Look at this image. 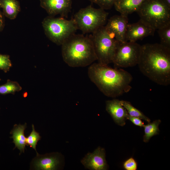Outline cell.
<instances>
[{
	"label": "cell",
	"instance_id": "1",
	"mask_svg": "<svg viewBox=\"0 0 170 170\" xmlns=\"http://www.w3.org/2000/svg\"><path fill=\"white\" fill-rule=\"evenodd\" d=\"M141 72L159 85L170 84V49L161 44L141 45L138 64Z\"/></svg>",
	"mask_w": 170,
	"mask_h": 170
},
{
	"label": "cell",
	"instance_id": "2",
	"mask_svg": "<svg viewBox=\"0 0 170 170\" xmlns=\"http://www.w3.org/2000/svg\"><path fill=\"white\" fill-rule=\"evenodd\" d=\"M88 74L90 80L105 95L115 98L129 92L132 75L120 68H114L99 63L90 65Z\"/></svg>",
	"mask_w": 170,
	"mask_h": 170
},
{
	"label": "cell",
	"instance_id": "3",
	"mask_svg": "<svg viewBox=\"0 0 170 170\" xmlns=\"http://www.w3.org/2000/svg\"><path fill=\"white\" fill-rule=\"evenodd\" d=\"M61 45L63 60L70 67H85L97 60L90 35L75 34Z\"/></svg>",
	"mask_w": 170,
	"mask_h": 170
},
{
	"label": "cell",
	"instance_id": "4",
	"mask_svg": "<svg viewBox=\"0 0 170 170\" xmlns=\"http://www.w3.org/2000/svg\"><path fill=\"white\" fill-rule=\"evenodd\" d=\"M136 12L140 20L155 30L170 23V5L165 0H145Z\"/></svg>",
	"mask_w": 170,
	"mask_h": 170
},
{
	"label": "cell",
	"instance_id": "5",
	"mask_svg": "<svg viewBox=\"0 0 170 170\" xmlns=\"http://www.w3.org/2000/svg\"><path fill=\"white\" fill-rule=\"evenodd\" d=\"M42 24L46 36L59 45H62L78 30L73 18L68 20L49 16L44 19Z\"/></svg>",
	"mask_w": 170,
	"mask_h": 170
},
{
	"label": "cell",
	"instance_id": "6",
	"mask_svg": "<svg viewBox=\"0 0 170 170\" xmlns=\"http://www.w3.org/2000/svg\"><path fill=\"white\" fill-rule=\"evenodd\" d=\"M108 14L103 9L96 8L89 5L80 9L73 19L78 29L83 33H93L104 26Z\"/></svg>",
	"mask_w": 170,
	"mask_h": 170
},
{
	"label": "cell",
	"instance_id": "7",
	"mask_svg": "<svg viewBox=\"0 0 170 170\" xmlns=\"http://www.w3.org/2000/svg\"><path fill=\"white\" fill-rule=\"evenodd\" d=\"M90 36L98 63L105 65L112 63L119 42L110 36L105 26L99 28Z\"/></svg>",
	"mask_w": 170,
	"mask_h": 170
},
{
	"label": "cell",
	"instance_id": "8",
	"mask_svg": "<svg viewBox=\"0 0 170 170\" xmlns=\"http://www.w3.org/2000/svg\"><path fill=\"white\" fill-rule=\"evenodd\" d=\"M141 45L136 42L119 43L112 63L115 68L132 67L138 65Z\"/></svg>",
	"mask_w": 170,
	"mask_h": 170
},
{
	"label": "cell",
	"instance_id": "9",
	"mask_svg": "<svg viewBox=\"0 0 170 170\" xmlns=\"http://www.w3.org/2000/svg\"><path fill=\"white\" fill-rule=\"evenodd\" d=\"M128 16L121 14L112 16L105 26L110 36L119 43L126 42L125 36L128 24Z\"/></svg>",
	"mask_w": 170,
	"mask_h": 170
},
{
	"label": "cell",
	"instance_id": "10",
	"mask_svg": "<svg viewBox=\"0 0 170 170\" xmlns=\"http://www.w3.org/2000/svg\"><path fill=\"white\" fill-rule=\"evenodd\" d=\"M41 7L50 16L59 14L67 17L71 9L72 0H40Z\"/></svg>",
	"mask_w": 170,
	"mask_h": 170
},
{
	"label": "cell",
	"instance_id": "11",
	"mask_svg": "<svg viewBox=\"0 0 170 170\" xmlns=\"http://www.w3.org/2000/svg\"><path fill=\"white\" fill-rule=\"evenodd\" d=\"M155 30L141 20L137 22L128 23L125 36L126 42H136L145 37L153 36Z\"/></svg>",
	"mask_w": 170,
	"mask_h": 170
},
{
	"label": "cell",
	"instance_id": "12",
	"mask_svg": "<svg viewBox=\"0 0 170 170\" xmlns=\"http://www.w3.org/2000/svg\"><path fill=\"white\" fill-rule=\"evenodd\" d=\"M85 168L92 170H105L108 165L105 160V149L98 147L93 153H88L81 160Z\"/></svg>",
	"mask_w": 170,
	"mask_h": 170
},
{
	"label": "cell",
	"instance_id": "13",
	"mask_svg": "<svg viewBox=\"0 0 170 170\" xmlns=\"http://www.w3.org/2000/svg\"><path fill=\"white\" fill-rule=\"evenodd\" d=\"M106 110L116 124L122 126L125 125L128 114L122 105L121 100L115 99L106 101Z\"/></svg>",
	"mask_w": 170,
	"mask_h": 170
},
{
	"label": "cell",
	"instance_id": "14",
	"mask_svg": "<svg viewBox=\"0 0 170 170\" xmlns=\"http://www.w3.org/2000/svg\"><path fill=\"white\" fill-rule=\"evenodd\" d=\"M59 155L57 153L44 155L38 154L34 162L35 168L37 170H43L57 169L61 163Z\"/></svg>",
	"mask_w": 170,
	"mask_h": 170
},
{
	"label": "cell",
	"instance_id": "15",
	"mask_svg": "<svg viewBox=\"0 0 170 170\" xmlns=\"http://www.w3.org/2000/svg\"><path fill=\"white\" fill-rule=\"evenodd\" d=\"M145 0H116L114 6L121 14L128 16L136 12Z\"/></svg>",
	"mask_w": 170,
	"mask_h": 170
},
{
	"label": "cell",
	"instance_id": "16",
	"mask_svg": "<svg viewBox=\"0 0 170 170\" xmlns=\"http://www.w3.org/2000/svg\"><path fill=\"white\" fill-rule=\"evenodd\" d=\"M26 128V123L22 125L15 124L10 132L12 134L11 138L13 139V142L15 147L20 150V153L24 152L25 149L26 138L24 135V131Z\"/></svg>",
	"mask_w": 170,
	"mask_h": 170
},
{
	"label": "cell",
	"instance_id": "17",
	"mask_svg": "<svg viewBox=\"0 0 170 170\" xmlns=\"http://www.w3.org/2000/svg\"><path fill=\"white\" fill-rule=\"evenodd\" d=\"M0 7L3 14L11 20L14 19L20 11V6L16 0H0Z\"/></svg>",
	"mask_w": 170,
	"mask_h": 170
},
{
	"label": "cell",
	"instance_id": "18",
	"mask_svg": "<svg viewBox=\"0 0 170 170\" xmlns=\"http://www.w3.org/2000/svg\"><path fill=\"white\" fill-rule=\"evenodd\" d=\"M161 122L160 120H156L151 123L149 122L147 124L144 125V142H148L152 137L159 134V125Z\"/></svg>",
	"mask_w": 170,
	"mask_h": 170
},
{
	"label": "cell",
	"instance_id": "19",
	"mask_svg": "<svg viewBox=\"0 0 170 170\" xmlns=\"http://www.w3.org/2000/svg\"><path fill=\"white\" fill-rule=\"evenodd\" d=\"M121 102L122 105L125 109L129 116L139 118L148 123L150 122V119L141 111L134 107L130 102L123 100H121Z\"/></svg>",
	"mask_w": 170,
	"mask_h": 170
},
{
	"label": "cell",
	"instance_id": "20",
	"mask_svg": "<svg viewBox=\"0 0 170 170\" xmlns=\"http://www.w3.org/2000/svg\"><path fill=\"white\" fill-rule=\"evenodd\" d=\"M22 87L17 82L8 79L5 84L0 85V94H14L16 92L20 91Z\"/></svg>",
	"mask_w": 170,
	"mask_h": 170
},
{
	"label": "cell",
	"instance_id": "21",
	"mask_svg": "<svg viewBox=\"0 0 170 170\" xmlns=\"http://www.w3.org/2000/svg\"><path fill=\"white\" fill-rule=\"evenodd\" d=\"M161 45L170 49V23L158 29Z\"/></svg>",
	"mask_w": 170,
	"mask_h": 170
},
{
	"label": "cell",
	"instance_id": "22",
	"mask_svg": "<svg viewBox=\"0 0 170 170\" xmlns=\"http://www.w3.org/2000/svg\"><path fill=\"white\" fill-rule=\"evenodd\" d=\"M32 130L29 135L26 139V144L29 145L35 150L37 155L38 154L37 151L36 146L37 143L40 140L41 137L38 133L36 132L35 129L33 124L32 125Z\"/></svg>",
	"mask_w": 170,
	"mask_h": 170
},
{
	"label": "cell",
	"instance_id": "23",
	"mask_svg": "<svg viewBox=\"0 0 170 170\" xmlns=\"http://www.w3.org/2000/svg\"><path fill=\"white\" fill-rule=\"evenodd\" d=\"M12 66V64L9 55L0 54V69L5 73L9 71Z\"/></svg>",
	"mask_w": 170,
	"mask_h": 170
},
{
	"label": "cell",
	"instance_id": "24",
	"mask_svg": "<svg viewBox=\"0 0 170 170\" xmlns=\"http://www.w3.org/2000/svg\"><path fill=\"white\" fill-rule=\"evenodd\" d=\"M116 0H91V2L98 5L104 10L110 9L114 5Z\"/></svg>",
	"mask_w": 170,
	"mask_h": 170
},
{
	"label": "cell",
	"instance_id": "25",
	"mask_svg": "<svg viewBox=\"0 0 170 170\" xmlns=\"http://www.w3.org/2000/svg\"><path fill=\"white\" fill-rule=\"evenodd\" d=\"M123 167L126 170H136L137 168V163L133 158L130 157L123 162Z\"/></svg>",
	"mask_w": 170,
	"mask_h": 170
},
{
	"label": "cell",
	"instance_id": "26",
	"mask_svg": "<svg viewBox=\"0 0 170 170\" xmlns=\"http://www.w3.org/2000/svg\"><path fill=\"white\" fill-rule=\"evenodd\" d=\"M126 118L127 119L129 120L135 125L140 127H144V123L141 121V119L139 118L132 116L128 114Z\"/></svg>",
	"mask_w": 170,
	"mask_h": 170
},
{
	"label": "cell",
	"instance_id": "27",
	"mask_svg": "<svg viewBox=\"0 0 170 170\" xmlns=\"http://www.w3.org/2000/svg\"><path fill=\"white\" fill-rule=\"evenodd\" d=\"M4 26V18L3 14L0 12V31L3 29Z\"/></svg>",
	"mask_w": 170,
	"mask_h": 170
},
{
	"label": "cell",
	"instance_id": "28",
	"mask_svg": "<svg viewBox=\"0 0 170 170\" xmlns=\"http://www.w3.org/2000/svg\"><path fill=\"white\" fill-rule=\"evenodd\" d=\"M168 4L170 5V0H165Z\"/></svg>",
	"mask_w": 170,
	"mask_h": 170
},
{
	"label": "cell",
	"instance_id": "29",
	"mask_svg": "<svg viewBox=\"0 0 170 170\" xmlns=\"http://www.w3.org/2000/svg\"><path fill=\"white\" fill-rule=\"evenodd\" d=\"M1 79L0 78V81H1Z\"/></svg>",
	"mask_w": 170,
	"mask_h": 170
},
{
	"label": "cell",
	"instance_id": "30",
	"mask_svg": "<svg viewBox=\"0 0 170 170\" xmlns=\"http://www.w3.org/2000/svg\"><path fill=\"white\" fill-rule=\"evenodd\" d=\"M89 0L91 1V0Z\"/></svg>",
	"mask_w": 170,
	"mask_h": 170
},
{
	"label": "cell",
	"instance_id": "31",
	"mask_svg": "<svg viewBox=\"0 0 170 170\" xmlns=\"http://www.w3.org/2000/svg\"></svg>",
	"mask_w": 170,
	"mask_h": 170
},
{
	"label": "cell",
	"instance_id": "32",
	"mask_svg": "<svg viewBox=\"0 0 170 170\" xmlns=\"http://www.w3.org/2000/svg\"></svg>",
	"mask_w": 170,
	"mask_h": 170
}]
</instances>
